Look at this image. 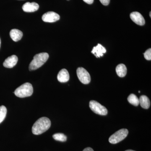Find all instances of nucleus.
Listing matches in <instances>:
<instances>
[{"instance_id":"7","label":"nucleus","mask_w":151,"mask_h":151,"mask_svg":"<svg viewBox=\"0 0 151 151\" xmlns=\"http://www.w3.org/2000/svg\"><path fill=\"white\" fill-rule=\"evenodd\" d=\"M42 20L46 22H54L59 20L60 17L59 15L53 12H49L42 15Z\"/></svg>"},{"instance_id":"25","label":"nucleus","mask_w":151,"mask_h":151,"mask_svg":"<svg viewBox=\"0 0 151 151\" xmlns=\"http://www.w3.org/2000/svg\"><path fill=\"white\" fill-rule=\"evenodd\" d=\"M1 39H0V47H1Z\"/></svg>"},{"instance_id":"26","label":"nucleus","mask_w":151,"mask_h":151,"mask_svg":"<svg viewBox=\"0 0 151 151\" xmlns=\"http://www.w3.org/2000/svg\"><path fill=\"white\" fill-rule=\"evenodd\" d=\"M139 93H140V91H139Z\"/></svg>"},{"instance_id":"21","label":"nucleus","mask_w":151,"mask_h":151,"mask_svg":"<svg viewBox=\"0 0 151 151\" xmlns=\"http://www.w3.org/2000/svg\"><path fill=\"white\" fill-rule=\"evenodd\" d=\"M83 1L89 4H91L94 2V0H83Z\"/></svg>"},{"instance_id":"13","label":"nucleus","mask_w":151,"mask_h":151,"mask_svg":"<svg viewBox=\"0 0 151 151\" xmlns=\"http://www.w3.org/2000/svg\"><path fill=\"white\" fill-rule=\"evenodd\" d=\"M11 38L15 42H17L21 39L23 36V32L17 29H12L10 32Z\"/></svg>"},{"instance_id":"9","label":"nucleus","mask_w":151,"mask_h":151,"mask_svg":"<svg viewBox=\"0 0 151 151\" xmlns=\"http://www.w3.org/2000/svg\"><path fill=\"white\" fill-rule=\"evenodd\" d=\"M39 8L38 4L35 2H27L22 6V9L26 12H33L38 10Z\"/></svg>"},{"instance_id":"19","label":"nucleus","mask_w":151,"mask_h":151,"mask_svg":"<svg viewBox=\"0 0 151 151\" xmlns=\"http://www.w3.org/2000/svg\"><path fill=\"white\" fill-rule=\"evenodd\" d=\"M145 58L147 60H151V49H148L144 54Z\"/></svg>"},{"instance_id":"4","label":"nucleus","mask_w":151,"mask_h":151,"mask_svg":"<svg viewBox=\"0 0 151 151\" xmlns=\"http://www.w3.org/2000/svg\"><path fill=\"white\" fill-rule=\"evenodd\" d=\"M129 134V131L126 129L119 130L111 135L109 139V142L112 144H116L120 142L127 137Z\"/></svg>"},{"instance_id":"18","label":"nucleus","mask_w":151,"mask_h":151,"mask_svg":"<svg viewBox=\"0 0 151 151\" xmlns=\"http://www.w3.org/2000/svg\"><path fill=\"white\" fill-rule=\"evenodd\" d=\"M7 114V109L5 106L2 105L0 107V124L5 119Z\"/></svg>"},{"instance_id":"15","label":"nucleus","mask_w":151,"mask_h":151,"mask_svg":"<svg viewBox=\"0 0 151 151\" xmlns=\"http://www.w3.org/2000/svg\"><path fill=\"white\" fill-rule=\"evenodd\" d=\"M116 72L119 77H124L127 73V68L124 64H120L116 68Z\"/></svg>"},{"instance_id":"2","label":"nucleus","mask_w":151,"mask_h":151,"mask_svg":"<svg viewBox=\"0 0 151 151\" xmlns=\"http://www.w3.org/2000/svg\"><path fill=\"white\" fill-rule=\"evenodd\" d=\"M49 55L47 52H42L36 55L30 63L29 70H35L41 67L47 61Z\"/></svg>"},{"instance_id":"5","label":"nucleus","mask_w":151,"mask_h":151,"mask_svg":"<svg viewBox=\"0 0 151 151\" xmlns=\"http://www.w3.org/2000/svg\"><path fill=\"white\" fill-rule=\"evenodd\" d=\"M89 107L93 112L98 115L105 116L108 114V110L107 108L94 100H91L90 101Z\"/></svg>"},{"instance_id":"14","label":"nucleus","mask_w":151,"mask_h":151,"mask_svg":"<svg viewBox=\"0 0 151 151\" xmlns=\"http://www.w3.org/2000/svg\"><path fill=\"white\" fill-rule=\"evenodd\" d=\"M141 107L144 109H148L150 106V101L148 97L145 95H142L139 99Z\"/></svg>"},{"instance_id":"20","label":"nucleus","mask_w":151,"mask_h":151,"mask_svg":"<svg viewBox=\"0 0 151 151\" xmlns=\"http://www.w3.org/2000/svg\"><path fill=\"white\" fill-rule=\"evenodd\" d=\"M100 2L104 6H107L110 3V0H100Z\"/></svg>"},{"instance_id":"12","label":"nucleus","mask_w":151,"mask_h":151,"mask_svg":"<svg viewBox=\"0 0 151 151\" xmlns=\"http://www.w3.org/2000/svg\"><path fill=\"white\" fill-rule=\"evenodd\" d=\"M58 81L61 83L67 82L69 79V74L68 70L65 69H62L58 74Z\"/></svg>"},{"instance_id":"11","label":"nucleus","mask_w":151,"mask_h":151,"mask_svg":"<svg viewBox=\"0 0 151 151\" xmlns=\"http://www.w3.org/2000/svg\"><path fill=\"white\" fill-rule=\"evenodd\" d=\"M106 52V50L105 47L100 44H98L96 46L94 47L91 52L97 58H100L103 56V54Z\"/></svg>"},{"instance_id":"22","label":"nucleus","mask_w":151,"mask_h":151,"mask_svg":"<svg viewBox=\"0 0 151 151\" xmlns=\"http://www.w3.org/2000/svg\"><path fill=\"white\" fill-rule=\"evenodd\" d=\"M83 151H94L93 149L90 147H87L84 149Z\"/></svg>"},{"instance_id":"16","label":"nucleus","mask_w":151,"mask_h":151,"mask_svg":"<svg viewBox=\"0 0 151 151\" xmlns=\"http://www.w3.org/2000/svg\"><path fill=\"white\" fill-rule=\"evenodd\" d=\"M128 100L129 103L132 105L135 106H137L139 104V99L135 94H130L128 97Z\"/></svg>"},{"instance_id":"17","label":"nucleus","mask_w":151,"mask_h":151,"mask_svg":"<svg viewBox=\"0 0 151 151\" xmlns=\"http://www.w3.org/2000/svg\"><path fill=\"white\" fill-rule=\"evenodd\" d=\"M52 137L55 140L59 142H65L67 140V137L62 133H57L52 136Z\"/></svg>"},{"instance_id":"23","label":"nucleus","mask_w":151,"mask_h":151,"mask_svg":"<svg viewBox=\"0 0 151 151\" xmlns=\"http://www.w3.org/2000/svg\"><path fill=\"white\" fill-rule=\"evenodd\" d=\"M125 151H135L133 150H126Z\"/></svg>"},{"instance_id":"6","label":"nucleus","mask_w":151,"mask_h":151,"mask_svg":"<svg viewBox=\"0 0 151 151\" xmlns=\"http://www.w3.org/2000/svg\"><path fill=\"white\" fill-rule=\"evenodd\" d=\"M77 76L81 83L88 84L91 81V77L88 71L82 67H79L76 70Z\"/></svg>"},{"instance_id":"1","label":"nucleus","mask_w":151,"mask_h":151,"mask_svg":"<svg viewBox=\"0 0 151 151\" xmlns=\"http://www.w3.org/2000/svg\"><path fill=\"white\" fill-rule=\"evenodd\" d=\"M50 126V120L47 117H42L34 124L32 128V133L35 135L41 134L49 129Z\"/></svg>"},{"instance_id":"24","label":"nucleus","mask_w":151,"mask_h":151,"mask_svg":"<svg viewBox=\"0 0 151 151\" xmlns=\"http://www.w3.org/2000/svg\"><path fill=\"white\" fill-rule=\"evenodd\" d=\"M151 12H150V18L151 17Z\"/></svg>"},{"instance_id":"8","label":"nucleus","mask_w":151,"mask_h":151,"mask_svg":"<svg viewBox=\"0 0 151 151\" xmlns=\"http://www.w3.org/2000/svg\"><path fill=\"white\" fill-rule=\"evenodd\" d=\"M130 18L135 23L139 25H144L145 23L144 17L138 12H132L130 14Z\"/></svg>"},{"instance_id":"10","label":"nucleus","mask_w":151,"mask_h":151,"mask_svg":"<svg viewBox=\"0 0 151 151\" xmlns=\"http://www.w3.org/2000/svg\"><path fill=\"white\" fill-rule=\"evenodd\" d=\"M18 60L17 57L16 55H12L9 57L3 63V65L5 67L7 68H12L16 65Z\"/></svg>"},{"instance_id":"3","label":"nucleus","mask_w":151,"mask_h":151,"mask_svg":"<svg viewBox=\"0 0 151 151\" xmlns=\"http://www.w3.org/2000/svg\"><path fill=\"white\" fill-rule=\"evenodd\" d=\"M33 92V88L32 85L29 83H25L19 86L15 90L14 93L17 97L20 98L29 97Z\"/></svg>"}]
</instances>
